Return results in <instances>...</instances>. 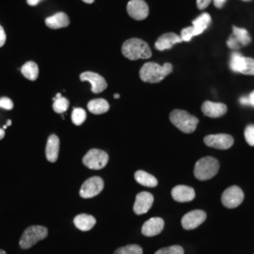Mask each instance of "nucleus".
<instances>
[{
    "mask_svg": "<svg viewBox=\"0 0 254 254\" xmlns=\"http://www.w3.org/2000/svg\"><path fill=\"white\" fill-rule=\"evenodd\" d=\"M173 65L169 63L159 65L155 63H146L139 71L140 79L146 83H159L173 73Z\"/></svg>",
    "mask_w": 254,
    "mask_h": 254,
    "instance_id": "1",
    "label": "nucleus"
},
{
    "mask_svg": "<svg viewBox=\"0 0 254 254\" xmlns=\"http://www.w3.org/2000/svg\"><path fill=\"white\" fill-rule=\"evenodd\" d=\"M122 53L130 61L146 60L152 57L149 45L138 38H132L126 41L122 47Z\"/></svg>",
    "mask_w": 254,
    "mask_h": 254,
    "instance_id": "2",
    "label": "nucleus"
},
{
    "mask_svg": "<svg viewBox=\"0 0 254 254\" xmlns=\"http://www.w3.org/2000/svg\"><path fill=\"white\" fill-rule=\"evenodd\" d=\"M170 121L174 127L186 134L193 133L199 124V119L181 109L173 110L170 114Z\"/></svg>",
    "mask_w": 254,
    "mask_h": 254,
    "instance_id": "3",
    "label": "nucleus"
},
{
    "mask_svg": "<svg viewBox=\"0 0 254 254\" xmlns=\"http://www.w3.org/2000/svg\"><path fill=\"white\" fill-rule=\"evenodd\" d=\"M219 171L218 159L205 156L199 159L194 167V176L200 181H207L215 177Z\"/></svg>",
    "mask_w": 254,
    "mask_h": 254,
    "instance_id": "4",
    "label": "nucleus"
},
{
    "mask_svg": "<svg viewBox=\"0 0 254 254\" xmlns=\"http://www.w3.org/2000/svg\"><path fill=\"white\" fill-rule=\"evenodd\" d=\"M48 236V230L45 226L34 225L25 230L20 239L19 245L23 250L30 249Z\"/></svg>",
    "mask_w": 254,
    "mask_h": 254,
    "instance_id": "5",
    "label": "nucleus"
},
{
    "mask_svg": "<svg viewBox=\"0 0 254 254\" xmlns=\"http://www.w3.org/2000/svg\"><path fill=\"white\" fill-rule=\"evenodd\" d=\"M109 162V154L99 149H91L83 157V164L91 170H101Z\"/></svg>",
    "mask_w": 254,
    "mask_h": 254,
    "instance_id": "6",
    "label": "nucleus"
},
{
    "mask_svg": "<svg viewBox=\"0 0 254 254\" xmlns=\"http://www.w3.org/2000/svg\"><path fill=\"white\" fill-rule=\"evenodd\" d=\"M244 198L245 195L243 190L237 186H232L222 193L221 202L226 208L234 209L243 202Z\"/></svg>",
    "mask_w": 254,
    "mask_h": 254,
    "instance_id": "7",
    "label": "nucleus"
},
{
    "mask_svg": "<svg viewBox=\"0 0 254 254\" xmlns=\"http://www.w3.org/2000/svg\"><path fill=\"white\" fill-rule=\"evenodd\" d=\"M251 43L252 38L247 29L233 26V34L229 37L227 41V46L230 49L238 50Z\"/></svg>",
    "mask_w": 254,
    "mask_h": 254,
    "instance_id": "8",
    "label": "nucleus"
},
{
    "mask_svg": "<svg viewBox=\"0 0 254 254\" xmlns=\"http://www.w3.org/2000/svg\"><path fill=\"white\" fill-rule=\"evenodd\" d=\"M104 190V181L99 176H93L83 183L79 194L84 199L97 196Z\"/></svg>",
    "mask_w": 254,
    "mask_h": 254,
    "instance_id": "9",
    "label": "nucleus"
},
{
    "mask_svg": "<svg viewBox=\"0 0 254 254\" xmlns=\"http://www.w3.org/2000/svg\"><path fill=\"white\" fill-rule=\"evenodd\" d=\"M204 144L218 150H228L234 145V137L228 134L208 135L203 138Z\"/></svg>",
    "mask_w": 254,
    "mask_h": 254,
    "instance_id": "10",
    "label": "nucleus"
},
{
    "mask_svg": "<svg viewBox=\"0 0 254 254\" xmlns=\"http://www.w3.org/2000/svg\"><path fill=\"white\" fill-rule=\"evenodd\" d=\"M207 218V214L202 210H193L187 213L182 218V226L185 230H194L200 226Z\"/></svg>",
    "mask_w": 254,
    "mask_h": 254,
    "instance_id": "11",
    "label": "nucleus"
},
{
    "mask_svg": "<svg viewBox=\"0 0 254 254\" xmlns=\"http://www.w3.org/2000/svg\"><path fill=\"white\" fill-rule=\"evenodd\" d=\"M127 12L130 17L141 21L148 17L149 7L144 0H131L127 4Z\"/></svg>",
    "mask_w": 254,
    "mask_h": 254,
    "instance_id": "12",
    "label": "nucleus"
},
{
    "mask_svg": "<svg viewBox=\"0 0 254 254\" xmlns=\"http://www.w3.org/2000/svg\"><path fill=\"white\" fill-rule=\"evenodd\" d=\"M154 196L150 192H140L136 195L133 210L136 215H143L147 213L154 203Z\"/></svg>",
    "mask_w": 254,
    "mask_h": 254,
    "instance_id": "13",
    "label": "nucleus"
},
{
    "mask_svg": "<svg viewBox=\"0 0 254 254\" xmlns=\"http://www.w3.org/2000/svg\"><path fill=\"white\" fill-rule=\"evenodd\" d=\"M81 81L90 82L91 85V91L94 93H100L105 91L108 87L106 79L98 73L93 72H85L80 74Z\"/></svg>",
    "mask_w": 254,
    "mask_h": 254,
    "instance_id": "14",
    "label": "nucleus"
},
{
    "mask_svg": "<svg viewBox=\"0 0 254 254\" xmlns=\"http://www.w3.org/2000/svg\"><path fill=\"white\" fill-rule=\"evenodd\" d=\"M227 106L223 103H214L205 101L201 106L202 113L209 118H219L226 114Z\"/></svg>",
    "mask_w": 254,
    "mask_h": 254,
    "instance_id": "15",
    "label": "nucleus"
},
{
    "mask_svg": "<svg viewBox=\"0 0 254 254\" xmlns=\"http://www.w3.org/2000/svg\"><path fill=\"white\" fill-rule=\"evenodd\" d=\"M165 226L164 219L161 218H152L147 220L141 228V234L143 236L152 237L158 236L162 233Z\"/></svg>",
    "mask_w": 254,
    "mask_h": 254,
    "instance_id": "16",
    "label": "nucleus"
},
{
    "mask_svg": "<svg viewBox=\"0 0 254 254\" xmlns=\"http://www.w3.org/2000/svg\"><path fill=\"white\" fill-rule=\"evenodd\" d=\"M172 196L173 200L178 202H190L194 200L196 197V193L194 189L189 186H176L172 190Z\"/></svg>",
    "mask_w": 254,
    "mask_h": 254,
    "instance_id": "17",
    "label": "nucleus"
},
{
    "mask_svg": "<svg viewBox=\"0 0 254 254\" xmlns=\"http://www.w3.org/2000/svg\"><path fill=\"white\" fill-rule=\"evenodd\" d=\"M181 37L177 34L170 32L166 33L158 38V40L155 42V48L158 51H165L168 49H171L174 45L182 43Z\"/></svg>",
    "mask_w": 254,
    "mask_h": 254,
    "instance_id": "18",
    "label": "nucleus"
},
{
    "mask_svg": "<svg viewBox=\"0 0 254 254\" xmlns=\"http://www.w3.org/2000/svg\"><path fill=\"white\" fill-rule=\"evenodd\" d=\"M60 153V138L57 135H51L47 139L46 148V155L47 160L54 163L59 158Z\"/></svg>",
    "mask_w": 254,
    "mask_h": 254,
    "instance_id": "19",
    "label": "nucleus"
},
{
    "mask_svg": "<svg viewBox=\"0 0 254 254\" xmlns=\"http://www.w3.org/2000/svg\"><path fill=\"white\" fill-rule=\"evenodd\" d=\"M47 27L52 29H59L62 27H67L70 24V19L64 12H58L54 15L46 19Z\"/></svg>",
    "mask_w": 254,
    "mask_h": 254,
    "instance_id": "20",
    "label": "nucleus"
},
{
    "mask_svg": "<svg viewBox=\"0 0 254 254\" xmlns=\"http://www.w3.org/2000/svg\"><path fill=\"white\" fill-rule=\"evenodd\" d=\"M73 223L78 230L83 231V232H87L94 227V225L96 224V219L91 215L80 214L74 218Z\"/></svg>",
    "mask_w": 254,
    "mask_h": 254,
    "instance_id": "21",
    "label": "nucleus"
},
{
    "mask_svg": "<svg viewBox=\"0 0 254 254\" xmlns=\"http://www.w3.org/2000/svg\"><path fill=\"white\" fill-rule=\"evenodd\" d=\"M211 23V16L207 12L201 13L199 17L192 21V27L194 37L198 36L205 31V29L209 27Z\"/></svg>",
    "mask_w": 254,
    "mask_h": 254,
    "instance_id": "22",
    "label": "nucleus"
},
{
    "mask_svg": "<svg viewBox=\"0 0 254 254\" xmlns=\"http://www.w3.org/2000/svg\"><path fill=\"white\" fill-rule=\"evenodd\" d=\"M109 102L105 99H93V100L90 101L88 104V109L90 110L92 114L95 115H100V114H104L106 112H108L109 110Z\"/></svg>",
    "mask_w": 254,
    "mask_h": 254,
    "instance_id": "23",
    "label": "nucleus"
},
{
    "mask_svg": "<svg viewBox=\"0 0 254 254\" xmlns=\"http://www.w3.org/2000/svg\"><path fill=\"white\" fill-rule=\"evenodd\" d=\"M135 179L139 185H141L143 187H147V188H155L158 185V181L154 175L146 173L144 171L136 172Z\"/></svg>",
    "mask_w": 254,
    "mask_h": 254,
    "instance_id": "24",
    "label": "nucleus"
},
{
    "mask_svg": "<svg viewBox=\"0 0 254 254\" xmlns=\"http://www.w3.org/2000/svg\"><path fill=\"white\" fill-rule=\"evenodd\" d=\"M21 72L28 80L34 81L36 80L39 75V67L34 62H27V64L23 65Z\"/></svg>",
    "mask_w": 254,
    "mask_h": 254,
    "instance_id": "25",
    "label": "nucleus"
},
{
    "mask_svg": "<svg viewBox=\"0 0 254 254\" xmlns=\"http://www.w3.org/2000/svg\"><path fill=\"white\" fill-rule=\"evenodd\" d=\"M245 57L238 52H234L231 56L230 61V68L235 73H240L242 70V67L244 65Z\"/></svg>",
    "mask_w": 254,
    "mask_h": 254,
    "instance_id": "26",
    "label": "nucleus"
},
{
    "mask_svg": "<svg viewBox=\"0 0 254 254\" xmlns=\"http://www.w3.org/2000/svg\"><path fill=\"white\" fill-rule=\"evenodd\" d=\"M114 254H143V250L140 246L131 244L119 248L114 252Z\"/></svg>",
    "mask_w": 254,
    "mask_h": 254,
    "instance_id": "27",
    "label": "nucleus"
},
{
    "mask_svg": "<svg viewBox=\"0 0 254 254\" xmlns=\"http://www.w3.org/2000/svg\"><path fill=\"white\" fill-rule=\"evenodd\" d=\"M54 104H53V109L57 113H64L68 108H69V100L65 97H60V98H54Z\"/></svg>",
    "mask_w": 254,
    "mask_h": 254,
    "instance_id": "28",
    "label": "nucleus"
},
{
    "mask_svg": "<svg viewBox=\"0 0 254 254\" xmlns=\"http://www.w3.org/2000/svg\"><path fill=\"white\" fill-rule=\"evenodd\" d=\"M87 119V113L83 109H74L72 112V121L75 126H81Z\"/></svg>",
    "mask_w": 254,
    "mask_h": 254,
    "instance_id": "29",
    "label": "nucleus"
},
{
    "mask_svg": "<svg viewBox=\"0 0 254 254\" xmlns=\"http://www.w3.org/2000/svg\"><path fill=\"white\" fill-rule=\"evenodd\" d=\"M154 254H185V251L181 246L173 245L160 249Z\"/></svg>",
    "mask_w": 254,
    "mask_h": 254,
    "instance_id": "30",
    "label": "nucleus"
},
{
    "mask_svg": "<svg viewBox=\"0 0 254 254\" xmlns=\"http://www.w3.org/2000/svg\"><path fill=\"white\" fill-rule=\"evenodd\" d=\"M240 73H243L246 75H254V59L245 57L244 65Z\"/></svg>",
    "mask_w": 254,
    "mask_h": 254,
    "instance_id": "31",
    "label": "nucleus"
},
{
    "mask_svg": "<svg viewBox=\"0 0 254 254\" xmlns=\"http://www.w3.org/2000/svg\"><path fill=\"white\" fill-rule=\"evenodd\" d=\"M246 141L250 146L254 147V125H249L246 127L245 133Z\"/></svg>",
    "mask_w": 254,
    "mask_h": 254,
    "instance_id": "32",
    "label": "nucleus"
},
{
    "mask_svg": "<svg viewBox=\"0 0 254 254\" xmlns=\"http://www.w3.org/2000/svg\"><path fill=\"white\" fill-rule=\"evenodd\" d=\"M181 39L183 42H190L191 39L194 37V32H193V27H189L182 29Z\"/></svg>",
    "mask_w": 254,
    "mask_h": 254,
    "instance_id": "33",
    "label": "nucleus"
},
{
    "mask_svg": "<svg viewBox=\"0 0 254 254\" xmlns=\"http://www.w3.org/2000/svg\"><path fill=\"white\" fill-rule=\"evenodd\" d=\"M0 108L10 110L13 109V103L8 97H2L0 98Z\"/></svg>",
    "mask_w": 254,
    "mask_h": 254,
    "instance_id": "34",
    "label": "nucleus"
},
{
    "mask_svg": "<svg viewBox=\"0 0 254 254\" xmlns=\"http://www.w3.org/2000/svg\"><path fill=\"white\" fill-rule=\"evenodd\" d=\"M211 1L212 0H197V7H198V9H200V10L206 9L209 5H210Z\"/></svg>",
    "mask_w": 254,
    "mask_h": 254,
    "instance_id": "35",
    "label": "nucleus"
},
{
    "mask_svg": "<svg viewBox=\"0 0 254 254\" xmlns=\"http://www.w3.org/2000/svg\"><path fill=\"white\" fill-rule=\"evenodd\" d=\"M6 43V33L4 28L0 26V47L5 45Z\"/></svg>",
    "mask_w": 254,
    "mask_h": 254,
    "instance_id": "36",
    "label": "nucleus"
},
{
    "mask_svg": "<svg viewBox=\"0 0 254 254\" xmlns=\"http://www.w3.org/2000/svg\"><path fill=\"white\" fill-rule=\"evenodd\" d=\"M213 1H214L215 7H217L218 9H221L224 6V4L226 3L227 0H213Z\"/></svg>",
    "mask_w": 254,
    "mask_h": 254,
    "instance_id": "37",
    "label": "nucleus"
},
{
    "mask_svg": "<svg viewBox=\"0 0 254 254\" xmlns=\"http://www.w3.org/2000/svg\"><path fill=\"white\" fill-rule=\"evenodd\" d=\"M249 102H250V106L254 107V91L251 92V94L248 96Z\"/></svg>",
    "mask_w": 254,
    "mask_h": 254,
    "instance_id": "38",
    "label": "nucleus"
},
{
    "mask_svg": "<svg viewBox=\"0 0 254 254\" xmlns=\"http://www.w3.org/2000/svg\"><path fill=\"white\" fill-rule=\"evenodd\" d=\"M41 1H43V0H27V4L29 6H36Z\"/></svg>",
    "mask_w": 254,
    "mask_h": 254,
    "instance_id": "39",
    "label": "nucleus"
},
{
    "mask_svg": "<svg viewBox=\"0 0 254 254\" xmlns=\"http://www.w3.org/2000/svg\"><path fill=\"white\" fill-rule=\"evenodd\" d=\"M240 103L243 106H250V102H249V98L248 97H242L240 99Z\"/></svg>",
    "mask_w": 254,
    "mask_h": 254,
    "instance_id": "40",
    "label": "nucleus"
},
{
    "mask_svg": "<svg viewBox=\"0 0 254 254\" xmlns=\"http://www.w3.org/2000/svg\"><path fill=\"white\" fill-rule=\"evenodd\" d=\"M5 136V130L4 129H0V140Z\"/></svg>",
    "mask_w": 254,
    "mask_h": 254,
    "instance_id": "41",
    "label": "nucleus"
},
{
    "mask_svg": "<svg viewBox=\"0 0 254 254\" xmlns=\"http://www.w3.org/2000/svg\"><path fill=\"white\" fill-rule=\"evenodd\" d=\"M82 1H84L85 3H88V4H91V3L94 2V0H82Z\"/></svg>",
    "mask_w": 254,
    "mask_h": 254,
    "instance_id": "42",
    "label": "nucleus"
},
{
    "mask_svg": "<svg viewBox=\"0 0 254 254\" xmlns=\"http://www.w3.org/2000/svg\"><path fill=\"white\" fill-rule=\"evenodd\" d=\"M114 98H115V99H119V98H120V94H117V93L114 94Z\"/></svg>",
    "mask_w": 254,
    "mask_h": 254,
    "instance_id": "43",
    "label": "nucleus"
},
{
    "mask_svg": "<svg viewBox=\"0 0 254 254\" xmlns=\"http://www.w3.org/2000/svg\"><path fill=\"white\" fill-rule=\"evenodd\" d=\"M10 125H11V121H10V120H9V121H8V123H7V125H6V126H7V127H8V126H10Z\"/></svg>",
    "mask_w": 254,
    "mask_h": 254,
    "instance_id": "44",
    "label": "nucleus"
},
{
    "mask_svg": "<svg viewBox=\"0 0 254 254\" xmlns=\"http://www.w3.org/2000/svg\"><path fill=\"white\" fill-rule=\"evenodd\" d=\"M0 254H6V252H4L3 250H0Z\"/></svg>",
    "mask_w": 254,
    "mask_h": 254,
    "instance_id": "45",
    "label": "nucleus"
},
{
    "mask_svg": "<svg viewBox=\"0 0 254 254\" xmlns=\"http://www.w3.org/2000/svg\"><path fill=\"white\" fill-rule=\"evenodd\" d=\"M243 1H252V0H243Z\"/></svg>",
    "mask_w": 254,
    "mask_h": 254,
    "instance_id": "46",
    "label": "nucleus"
}]
</instances>
